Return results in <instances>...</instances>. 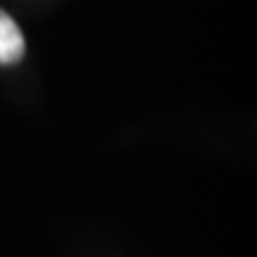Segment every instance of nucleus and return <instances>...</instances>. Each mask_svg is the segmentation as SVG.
Here are the masks:
<instances>
[{
	"label": "nucleus",
	"instance_id": "nucleus-1",
	"mask_svg": "<svg viewBox=\"0 0 257 257\" xmlns=\"http://www.w3.org/2000/svg\"><path fill=\"white\" fill-rule=\"evenodd\" d=\"M24 57V36L17 22L0 10V64H15Z\"/></svg>",
	"mask_w": 257,
	"mask_h": 257
}]
</instances>
